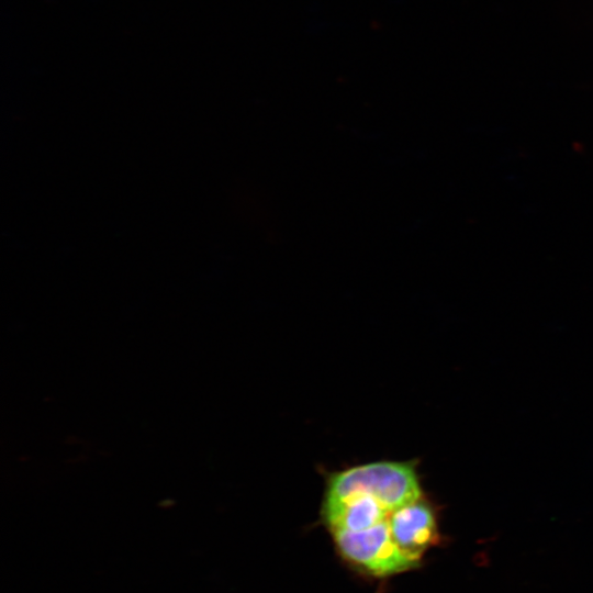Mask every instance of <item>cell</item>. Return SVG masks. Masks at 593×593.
<instances>
[{
  "instance_id": "6da1fadb",
  "label": "cell",
  "mask_w": 593,
  "mask_h": 593,
  "mask_svg": "<svg viewBox=\"0 0 593 593\" xmlns=\"http://www.w3.org/2000/svg\"><path fill=\"white\" fill-rule=\"evenodd\" d=\"M353 493L372 495L389 513L422 497L414 467L395 461L367 463L332 474L324 501H336Z\"/></svg>"
},
{
  "instance_id": "7a4b0ae2",
  "label": "cell",
  "mask_w": 593,
  "mask_h": 593,
  "mask_svg": "<svg viewBox=\"0 0 593 593\" xmlns=\"http://www.w3.org/2000/svg\"><path fill=\"white\" fill-rule=\"evenodd\" d=\"M343 558L369 574L385 577L411 570L419 562L407 557L393 540L388 519L358 532H332Z\"/></svg>"
},
{
  "instance_id": "3957f363",
  "label": "cell",
  "mask_w": 593,
  "mask_h": 593,
  "mask_svg": "<svg viewBox=\"0 0 593 593\" xmlns=\"http://www.w3.org/2000/svg\"><path fill=\"white\" fill-rule=\"evenodd\" d=\"M388 525L398 547L418 562L422 555L437 544L439 538L435 512L422 497L391 512Z\"/></svg>"
},
{
  "instance_id": "277c9868",
  "label": "cell",
  "mask_w": 593,
  "mask_h": 593,
  "mask_svg": "<svg viewBox=\"0 0 593 593\" xmlns=\"http://www.w3.org/2000/svg\"><path fill=\"white\" fill-rule=\"evenodd\" d=\"M323 518L332 532H358L388 519L389 512L372 495L353 493L336 501L323 502Z\"/></svg>"
}]
</instances>
